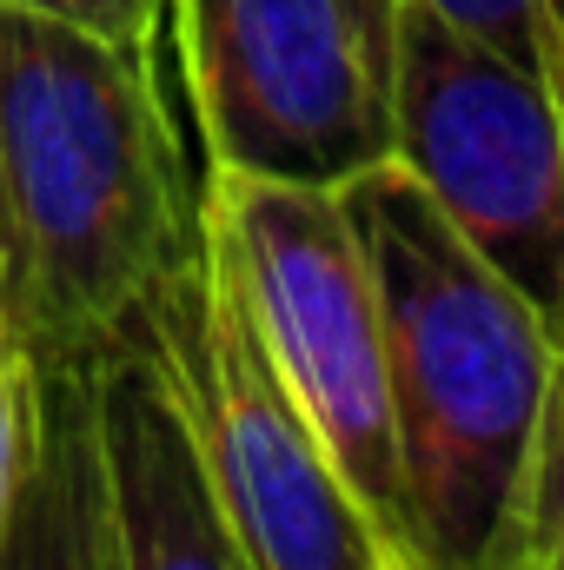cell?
Segmentation results:
<instances>
[{
  "label": "cell",
  "mask_w": 564,
  "mask_h": 570,
  "mask_svg": "<svg viewBox=\"0 0 564 570\" xmlns=\"http://www.w3.org/2000/svg\"><path fill=\"white\" fill-rule=\"evenodd\" d=\"M87 372L107 570H253L166 365L127 332Z\"/></svg>",
  "instance_id": "cell-7"
},
{
  "label": "cell",
  "mask_w": 564,
  "mask_h": 570,
  "mask_svg": "<svg viewBox=\"0 0 564 570\" xmlns=\"http://www.w3.org/2000/svg\"><path fill=\"white\" fill-rule=\"evenodd\" d=\"M7 7H33V13L74 20L114 40H140V47H159V20H166V0H7Z\"/></svg>",
  "instance_id": "cell-11"
},
{
  "label": "cell",
  "mask_w": 564,
  "mask_h": 570,
  "mask_svg": "<svg viewBox=\"0 0 564 570\" xmlns=\"http://www.w3.org/2000/svg\"><path fill=\"white\" fill-rule=\"evenodd\" d=\"M200 219L240 285V305L280 372L292 412L319 438L359 511L372 518L386 564L425 570L399 471L379 285L346 193L206 173Z\"/></svg>",
  "instance_id": "cell-3"
},
{
  "label": "cell",
  "mask_w": 564,
  "mask_h": 570,
  "mask_svg": "<svg viewBox=\"0 0 564 570\" xmlns=\"http://www.w3.org/2000/svg\"><path fill=\"white\" fill-rule=\"evenodd\" d=\"M346 206L379 285L425 570H512L558 385V325L451 233L406 166H372L346 186Z\"/></svg>",
  "instance_id": "cell-2"
},
{
  "label": "cell",
  "mask_w": 564,
  "mask_h": 570,
  "mask_svg": "<svg viewBox=\"0 0 564 570\" xmlns=\"http://www.w3.org/2000/svg\"><path fill=\"white\" fill-rule=\"evenodd\" d=\"M512 570H564V345H558V385H552V412H545V438H538L532 498H525Z\"/></svg>",
  "instance_id": "cell-9"
},
{
  "label": "cell",
  "mask_w": 564,
  "mask_h": 570,
  "mask_svg": "<svg viewBox=\"0 0 564 570\" xmlns=\"http://www.w3.org/2000/svg\"><path fill=\"white\" fill-rule=\"evenodd\" d=\"M392 166H406L451 233L492 259L564 338V100L399 0Z\"/></svg>",
  "instance_id": "cell-6"
},
{
  "label": "cell",
  "mask_w": 564,
  "mask_h": 570,
  "mask_svg": "<svg viewBox=\"0 0 564 570\" xmlns=\"http://www.w3.org/2000/svg\"><path fill=\"white\" fill-rule=\"evenodd\" d=\"M0 570H107L100 531V451H94V372H40L33 464L7 531Z\"/></svg>",
  "instance_id": "cell-8"
},
{
  "label": "cell",
  "mask_w": 564,
  "mask_h": 570,
  "mask_svg": "<svg viewBox=\"0 0 564 570\" xmlns=\"http://www.w3.org/2000/svg\"><path fill=\"white\" fill-rule=\"evenodd\" d=\"M193 246L153 47L0 0V325L27 365L107 358Z\"/></svg>",
  "instance_id": "cell-1"
},
{
  "label": "cell",
  "mask_w": 564,
  "mask_h": 570,
  "mask_svg": "<svg viewBox=\"0 0 564 570\" xmlns=\"http://www.w3.org/2000/svg\"><path fill=\"white\" fill-rule=\"evenodd\" d=\"M206 173L346 193L392 159L399 0H166Z\"/></svg>",
  "instance_id": "cell-4"
},
{
  "label": "cell",
  "mask_w": 564,
  "mask_h": 570,
  "mask_svg": "<svg viewBox=\"0 0 564 570\" xmlns=\"http://www.w3.org/2000/svg\"><path fill=\"white\" fill-rule=\"evenodd\" d=\"M33 425H40V372L27 365V352L0 325V551H7L20 484H27V464H33Z\"/></svg>",
  "instance_id": "cell-10"
},
{
  "label": "cell",
  "mask_w": 564,
  "mask_h": 570,
  "mask_svg": "<svg viewBox=\"0 0 564 570\" xmlns=\"http://www.w3.org/2000/svg\"><path fill=\"white\" fill-rule=\"evenodd\" d=\"M134 338L166 365L206 444L226 524L253 570H392L372 518L292 412L280 372L240 305L206 219L193 259L146 298Z\"/></svg>",
  "instance_id": "cell-5"
}]
</instances>
